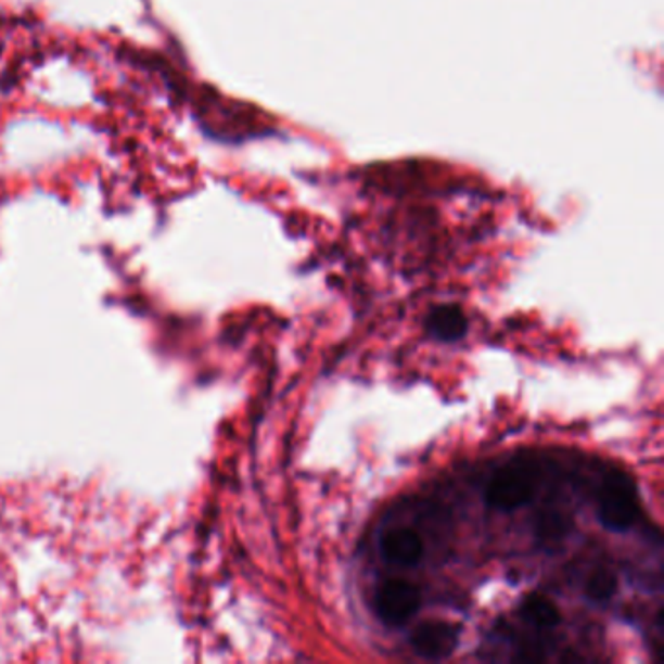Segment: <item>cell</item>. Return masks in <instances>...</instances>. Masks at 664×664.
<instances>
[{"label":"cell","instance_id":"6da1fadb","mask_svg":"<svg viewBox=\"0 0 664 664\" xmlns=\"http://www.w3.org/2000/svg\"><path fill=\"white\" fill-rule=\"evenodd\" d=\"M597 514L598 521L608 531L626 532L636 524L639 499L636 487L626 475L617 472L606 475L598 491Z\"/></svg>","mask_w":664,"mask_h":664},{"label":"cell","instance_id":"7a4b0ae2","mask_svg":"<svg viewBox=\"0 0 664 664\" xmlns=\"http://www.w3.org/2000/svg\"><path fill=\"white\" fill-rule=\"evenodd\" d=\"M536 494V474L526 465L499 468L485 487V503L499 511H514L531 503Z\"/></svg>","mask_w":664,"mask_h":664},{"label":"cell","instance_id":"3957f363","mask_svg":"<svg viewBox=\"0 0 664 664\" xmlns=\"http://www.w3.org/2000/svg\"><path fill=\"white\" fill-rule=\"evenodd\" d=\"M421 608V592L408 580H384L374 595V610L388 626L406 624Z\"/></svg>","mask_w":664,"mask_h":664},{"label":"cell","instance_id":"277c9868","mask_svg":"<svg viewBox=\"0 0 664 664\" xmlns=\"http://www.w3.org/2000/svg\"><path fill=\"white\" fill-rule=\"evenodd\" d=\"M458 641H460V627L445 620L419 624L409 636L413 651L431 661H440L452 655Z\"/></svg>","mask_w":664,"mask_h":664},{"label":"cell","instance_id":"5b68a950","mask_svg":"<svg viewBox=\"0 0 664 664\" xmlns=\"http://www.w3.org/2000/svg\"><path fill=\"white\" fill-rule=\"evenodd\" d=\"M380 551L382 558L394 565L413 567L425 553V544L418 532L411 528H394L382 536Z\"/></svg>","mask_w":664,"mask_h":664},{"label":"cell","instance_id":"8992f818","mask_svg":"<svg viewBox=\"0 0 664 664\" xmlns=\"http://www.w3.org/2000/svg\"><path fill=\"white\" fill-rule=\"evenodd\" d=\"M429 332L443 342H456L468 332V320L458 306H440L429 316Z\"/></svg>","mask_w":664,"mask_h":664},{"label":"cell","instance_id":"52a82bcc","mask_svg":"<svg viewBox=\"0 0 664 664\" xmlns=\"http://www.w3.org/2000/svg\"><path fill=\"white\" fill-rule=\"evenodd\" d=\"M522 614L538 627H553L560 624V610L558 606L541 595L532 592L522 600Z\"/></svg>","mask_w":664,"mask_h":664},{"label":"cell","instance_id":"ba28073f","mask_svg":"<svg viewBox=\"0 0 664 664\" xmlns=\"http://www.w3.org/2000/svg\"><path fill=\"white\" fill-rule=\"evenodd\" d=\"M571 528H573V522L567 514L561 511H544L534 524V532L540 540H561L570 534Z\"/></svg>","mask_w":664,"mask_h":664},{"label":"cell","instance_id":"9c48e42d","mask_svg":"<svg viewBox=\"0 0 664 664\" xmlns=\"http://www.w3.org/2000/svg\"><path fill=\"white\" fill-rule=\"evenodd\" d=\"M617 577L610 570H595L587 580V595L597 602H604L616 595Z\"/></svg>","mask_w":664,"mask_h":664}]
</instances>
